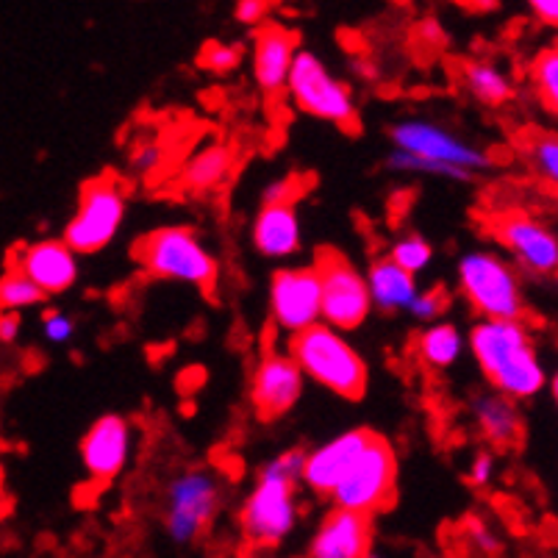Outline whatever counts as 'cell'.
I'll use <instances>...</instances> for the list:
<instances>
[{"instance_id": "1", "label": "cell", "mask_w": 558, "mask_h": 558, "mask_svg": "<svg viewBox=\"0 0 558 558\" xmlns=\"http://www.w3.org/2000/svg\"><path fill=\"white\" fill-rule=\"evenodd\" d=\"M466 344L492 392L520 403L545 389L547 369L525 319H478Z\"/></svg>"}, {"instance_id": "2", "label": "cell", "mask_w": 558, "mask_h": 558, "mask_svg": "<svg viewBox=\"0 0 558 558\" xmlns=\"http://www.w3.org/2000/svg\"><path fill=\"white\" fill-rule=\"evenodd\" d=\"M389 140H392L395 150L389 154L387 165L395 172H420V175L466 184L478 172L492 167L489 154L481 150L478 145L461 140L459 134L430 123V120H420V117L395 123Z\"/></svg>"}, {"instance_id": "3", "label": "cell", "mask_w": 558, "mask_h": 558, "mask_svg": "<svg viewBox=\"0 0 558 558\" xmlns=\"http://www.w3.org/2000/svg\"><path fill=\"white\" fill-rule=\"evenodd\" d=\"M306 450H283L258 470V481L240 509V531L247 547L270 550L298 525V484Z\"/></svg>"}, {"instance_id": "4", "label": "cell", "mask_w": 558, "mask_h": 558, "mask_svg": "<svg viewBox=\"0 0 558 558\" xmlns=\"http://www.w3.org/2000/svg\"><path fill=\"white\" fill-rule=\"evenodd\" d=\"M287 356L298 364L303 378H312L314 384L331 389L339 398L359 400L367 392V362L342 333L323 323L289 337Z\"/></svg>"}, {"instance_id": "5", "label": "cell", "mask_w": 558, "mask_h": 558, "mask_svg": "<svg viewBox=\"0 0 558 558\" xmlns=\"http://www.w3.org/2000/svg\"><path fill=\"white\" fill-rule=\"evenodd\" d=\"M134 258L150 278L190 283L206 295L215 292L220 281L215 253L206 251L201 236L184 226H165L145 233L134 245Z\"/></svg>"}, {"instance_id": "6", "label": "cell", "mask_w": 558, "mask_h": 558, "mask_svg": "<svg viewBox=\"0 0 558 558\" xmlns=\"http://www.w3.org/2000/svg\"><path fill=\"white\" fill-rule=\"evenodd\" d=\"M459 292L481 319H525L527 301L514 264L492 251L464 253L456 267Z\"/></svg>"}, {"instance_id": "7", "label": "cell", "mask_w": 558, "mask_h": 558, "mask_svg": "<svg viewBox=\"0 0 558 558\" xmlns=\"http://www.w3.org/2000/svg\"><path fill=\"white\" fill-rule=\"evenodd\" d=\"M395 486H398V456L387 436L373 434L337 489L331 492L333 509L373 517L375 511L392 506Z\"/></svg>"}, {"instance_id": "8", "label": "cell", "mask_w": 558, "mask_h": 558, "mask_svg": "<svg viewBox=\"0 0 558 558\" xmlns=\"http://www.w3.org/2000/svg\"><path fill=\"white\" fill-rule=\"evenodd\" d=\"M125 209H129V192L117 175H100V179L86 181L81 186L78 209L64 228L62 242L75 256L104 251L123 228Z\"/></svg>"}, {"instance_id": "9", "label": "cell", "mask_w": 558, "mask_h": 558, "mask_svg": "<svg viewBox=\"0 0 558 558\" xmlns=\"http://www.w3.org/2000/svg\"><path fill=\"white\" fill-rule=\"evenodd\" d=\"M287 93L292 104L306 114L339 125L344 131L359 129V109L353 93L344 81L331 75L326 62L312 50H298L287 78Z\"/></svg>"}, {"instance_id": "10", "label": "cell", "mask_w": 558, "mask_h": 558, "mask_svg": "<svg viewBox=\"0 0 558 558\" xmlns=\"http://www.w3.org/2000/svg\"><path fill=\"white\" fill-rule=\"evenodd\" d=\"M222 506V481L215 470L192 466L184 470L167 486L165 531L175 545H192L201 539Z\"/></svg>"}, {"instance_id": "11", "label": "cell", "mask_w": 558, "mask_h": 558, "mask_svg": "<svg viewBox=\"0 0 558 558\" xmlns=\"http://www.w3.org/2000/svg\"><path fill=\"white\" fill-rule=\"evenodd\" d=\"M314 272L319 278V323L333 331H356L373 312L362 272L333 247L317 253Z\"/></svg>"}, {"instance_id": "12", "label": "cell", "mask_w": 558, "mask_h": 558, "mask_svg": "<svg viewBox=\"0 0 558 558\" xmlns=\"http://www.w3.org/2000/svg\"><path fill=\"white\" fill-rule=\"evenodd\" d=\"M495 240L509 251L517 272L550 278L558 267V242L547 222L527 211H500L492 217Z\"/></svg>"}, {"instance_id": "13", "label": "cell", "mask_w": 558, "mask_h": 558, "mask_svg": "<svg viewBox=\"0 0 558 558\" xmlns=\"http://www.w3.org/2000/svg\"><path fill=\"white\" fill-rule=\"evenodd\" d=\"M270 317L295 337L319 323V278L314 267H287L270 281Z\"/></svg>"}, {"instance_id": "14", "label": "cell", "mask_w": 558, "mask_h": 558, "mask_svg": "<svg viewBox=\"0 0 558 558\" xmlns=\"http://www.w3.org/2000/svg\"><path fill=\"white\" fill-rule=\"evenodd\" d=\"M303 373L283 353L267 350L251 378V403L262 420H278L303 398Z\"/></svg>"}, {"instance_id": "15", "label": "cell", "mask_w": 558, "mask_h": 558, "mask_svg": "<svg viewBox=\"0 0 558 558\" xmlns=\"http://www.w3.org/2000/svg\"><path fill=\"white\" fill-rule=\"evenodd\" d=\"M131 445H134V430L129 420L120 414L100 417L81 439V464L86 475L98 484L117 478L129 464Z\"/></svg>"}, {"instance_id": "16", "label": "cell", "mask_w": 558, "mask_h": 558, "mask_svg": "<svg viewBox=\"0 0 558 558\" xmlns=\"http://www.w3.org/2000/svg\"><path fill=\"white\" fill-rule=\"evenodd\" d=\"M12 267L23 272L45 298L62 295L78 281V256L62 240H43L17 247Z\"/></svg>"}, {"instance_id": "17", "label": "cell", "mask_w": 558, "mask_h": 558, "mask_svg": "<svg viewBox=\"0 0 558 558\" xmlns=\"http://www.w3.org/2000/svg\"><path fill=\"white\" fill-rule=\"evenodd\" d=\"M369 436H373V430L353 428L333 436L331 442L314 448L312 453H306V459H303L301 484H306L314 495L331 497V492L337 489L339 481L344 478L350 464L356 461V456L362 453L364 445L369 442Z\"/></svg>"}, {"instance_id": "18", "label": "cell", "mask_w": 558, "mask_h": 558, "mask_svg": "<svg viewBox=\"0 0 558 558\" xmlns=\"http://www.w3.org/2000/svg\"><path fill=\"white\" fill-rule=\"evenodd\" d=\"M373 553V517L331 509L314 531L308 558H367Z\"/></svg>"}, {"instance_id": "19", "label": "cell", "mask_w": 558, "mask_h": 558, "mask_svg": "<svg viewBox=\"0 0 558 558\" xmlns=\"http://www.w3.org/2000/svg\"><path fill=\"white\" fill-rule=\"evenodd\" d=\"M298 53V34L278 23H264L253 32V75L264 95L287 89L289 70Z\"/></svg>"}, {"instance_id": "20", "label": "cell", "mask_w": 558, "mask_h": 558, "mask_svg": "<svg viewBox=\"0 0 558 558\" xmlns=\"http://www.w3.org/2000/svg\"><path fill=\"white\" fill-rule=\"evenodd\" d=\"M301 217L295 201L264 203L253 222V247L267 258H289L301 251Z\"/></svg>"}, {"instance_id": "21", "label": "cell", "mask_w": 558, "mask_h": 558, "mask_svg": "<svg viewBox=\"0 0 558 558\" xmlns=\"http://www.w3.org/2000/svg\"><path fill=\"white\" fill-rule=\"evenodd\" d=\"M473 420L478 425L481 436H484L492 448H520L522 439H525V420H522L517 403H511L504 395H475Z\"/></svg>"}, {"instance_id": "22", "label": "cell", "mask_w": 558, "mask_h": 558, "mask_svg": "<svg viewBox=\"0 0 558 558\" xmlns=\"http://www.w3.org/2000/svg\"><path fill=\"white\" fill-rule=\"evenodd\" d=\"M364 283H367L369 303L380 312H405L420 292L417 278L400 270L387 256L369 264Z\"/></svg>"}, {"instance_id": "23", "label": "cell", "mask_w": 558, "mask_h": 558, "mask_svg": "<svg viewBox=\"0 0 558 558\" xmlns=\"http://www.w3.org/2000/svg\"><path fill=\"white\" fill-rule=\"evenodd\" d=\"M459 81L466 93L473 95L478 104L489 109H500L514 98V81L497 64L484 62V59H466L459 64Z\"/></svg>"}, {"instance_id": "24", "label": "cell", "mask_w": 558, "mask_h": 558, "mask_svg": "<svg viewBox=\"0 0 558 558\" xmlns=\"http://www.w3.org/2000/svg\"><path fill=\"white\" fill-rule=\"evenodd\" d=\"M466 348L464 333L456 323H430L417 339H414V356L425 369H450L461 359Z\"/></svg>"}, {"instance_id": "25", "label": "cell", "mask_w": 558, "mask_h": 558, "mask_svg": "<svg viewBox=\"0 0 558 558\" xmlns=\"http://www.w3.org/2000/svg\"><path fill=\"white\" fill-rule=\"evenodd\" d=\"M233 167H236V156L228 145H209L186 161L181 179H184L186 190L211 192L231 179Z\"/></svg>"}, {"instance_id": "26", "label": "cell", "mask_w": 558, "mask_h": 558, "mask_svg": "<svg viewBox=\"0 0 558 558\" xmlns=\"http://www.w3.org/2000/svg\"><path fill=\"white\" fill-rule=\"evenodd\" d=\"M531 86L534 95L547 111H556L558 106V50L547 48L539 50L531 62Z\"/></svg>"}, {"instance_id": "27", "label": "cell", "mask_w": 558, "mask_h": 558, "mask_svg": "<svg viewBox=\"0 0 558 558\" xmlns=\"http://www.w3.org/2000/svg\"><path fill=\"white\" fill-rule=\"evenodd\" d=\"M43 301V292L14 267L0 276V314H14L20 308L39 306Z\"/></svg>"}, {"instance_id": "28", "label": "cell", "mask_w": 558, "mask_h": 558, "mask_svg": "<svg viewBox=\"0 0 558 558\" xmlns=\"http://www.w3.org/2000/svg\"><path fill=\"white\" fill-rule=\"evenodd\" d=\"M387 258L392 264H398L403 272L417 278V272H423L430 264V258H434V247H430L423 236H417V233H409V236L395 242Z\"/></svg>"}, {"instance_id": "29", "label": "cell", "mask_w": 558, "mask_h": 558, "mask_svg": "<svg viewBox=\"0 0 558 558\" xmlns=\"http://www.w3.org/2000/svg\"><path fill=\"white\" fill-rule=\"evenodd\" d=\"M527 159L539 179L556 184L558 179V142L553 134H536L527 142Z\"/></svg>"}, {"instance_id": "30", "label": "cell", "mask_w": 558, "mask_h": 558, "mask_svg": "<svg viewBox=\"0 0 558 558\" xmlns=\"http://www.w3.org/2000/svg\"><path fill=\"white\" fill-rule=\"evenodd\" d=\"M242 62V50L236 45H226V43H206V48L201 50V68L211 70L217 75H226L231 70L240 68Z\"/></svg>"}, {"instance_id": "31", "label": "cell", "mask_w": 558, "mask_h": 558, "mask_svg": "<svg viewBox=\"0 0 558 558\" xmlns=\"http://www.w3.org/2000/svg\"><path fill=\"white\" fill-rule=\"evenodd\" d=\"M445 308H448V292H445L442 287H434L428 289V292H423L420 289L417 298L411 301V306L405 308V312L411 314V317L417 319V323H439V317L445 314Z\"/></svg>"}, {"instance_id": "32", "label": "cell", "mask_w": 558, "mask_h": 558, "mask_svg": "<svg viewBox=\"0 0 558 558\" xmlns=\"http://www.w3.org/2000/svg\"><path fill=\"white\" fill-rule=\"evenodd\" d=\"M165 159L167 150L161 142H142V145H136V148L131 150V170H134L136 175H154L156 170H161Z\"/></svg>"}, {"instance_id": "33", "label": "cell", "mask_w": 558, "mask_h": 558, "mask_svg": "<svg viewBox=\"0 0 558 558\" xmlns=\"http://www.w3.org/2000/svg\"><path fill=\"white\" fill-rule=\"evenodd\" d=\"M466 536H470V542H473L475 550L484 553V556H497V553H500V547H504L500 536H497L495 531H492V527L481 520L466 522Z\"/></svg>"}, {"instance_id": "34", "label": "cell", "mask_w": 558, "mask_h": 558, "mask_svg": "<svg viewBox=\"0 0 558 558\" xmlns=\"http://www.w3.org/2000/svg\"><path fill=\"white\" fill-rule=\"evenodd\" d=\"M272 12L270 0H240L236 7H233V17L236 23L251 25V28H258V25L267 23V14Z\"/></svg>"}, {"instance_id": "35", "label": "cell", "mask_w": 558, "mask_h": 558, "mask_svg": "<svg viewBox=\"0 0 558 558\" xmlns=\"http://www.w3.org/2000/svg\"><path fill=\"white\" fill-rule=\"evenodd\" d=\"M43 331H45V339L53 344H64L73 339L75 333V323L68 317V314L62 312H48L43 319Z\"/></svg>"}, {"instance_id": "36", "label": "cell", "mask_w": 558, "mask_h": 558, "mask_svg": "<svg viewBox=\"0 0 558 558\" xmlns=\"http://www.w3.org/2000/svg\"><path fill=\"white\" fill-rule=\"evenodd\" d=\"M470 484L473 486H489L492 478H495V456L492 453H475L473 461H470V473H466Z\"/></svg>"}, {"instance_id": "37", "label": "cell", "mask_w": 558, "mask_h": 558, "mask_svg": "<svg viewBox=\"0 0 558 558\" xmlns=\"http://www.w3.org/2000/svg\"><path fill=\"white\" fill-rule=\"evenodd\" d=\"M531 12L536 14V20H539V23L556 25L558 3L556 0H534V3H531Z\"/></svg>"}, {"instance_id": "38", "label": "cell", "mask_w": 558, "mask_h": 558, "mask_svg": "<svg viewBox=\"0 0 558 558\" xmlns=\"http://www.w3.org/2000/svg\"><path fill=\"white\" fill-rule=\"evenodd\" d=\"M20 333L17 314H0V342H14Z\"/></svg>"}, {"instance_id": "39", "label": "cell", "mask_w": 558, "mask_h": 558, "mask_svg": "<svg viewBox=\"0 0 558 558\" xmlns=\"http://www.w3.org/2000/svg\"><path fill=\"white\" fill-rule=\"evenodd\" d=\"M473 9V12H484V9H497V3H475V7H466Z\"/></svg>"}, {"instance_id": "40", "label": "cell", "mask_w": 558, "mask_h": 558, "mask_svg": "<svg viewBox=\"0 0 558 558\" xmlns=\"http://www.w3.org/2000/svg\"><path fill=\"white\" fill-rule=\"evenodd\" d=\"M367 558H384V556H378V553H369V556Z\"/></svg>"}, {"instance_id": "41", "label": "cell", "mask_w": 558, "mask_h": 558, "mask_svg": "<svg viewBox=\"0 0 558 558\" xmlns=\"http://www.w3.org/2000/svg\"><path fill=\"white\" fill-rule=\"evenodd\" d=\"M0 481H3V470H0Z\"/></svg>"}]
</instances>
